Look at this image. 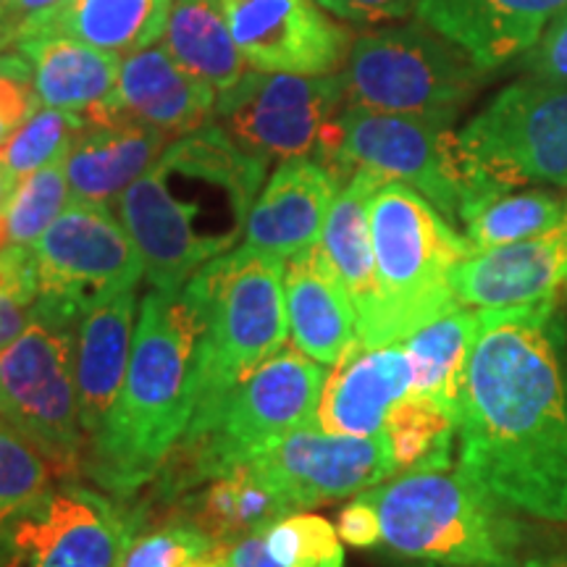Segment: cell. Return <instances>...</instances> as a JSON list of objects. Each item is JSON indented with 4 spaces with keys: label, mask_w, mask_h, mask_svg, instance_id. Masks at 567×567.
I'll return each mask as SVG.
<instances>
[{
    "label": "cell",
    "mask_w": 567,
    "mask_h": 567,
    "mask_svg": "<svg viewBox=\"0 0 567 567\" xmlns=\"http://www.w3.org/2000/svg\"><path fill=\"white\" fill-rule=\"evenodd\" d=\"M557 302L484 308L457 402V465L515 513L567 523V371Z\"/></svg>",
    "instance_id": "6da1fadb"
},
{
    "label": "cell",
    "mask_w": 567,
    "mask_h": 567,
    "mask_svg": "<svg viewBox=\"0 0 567 567\" xmlns=\"http://www.w3.org/2000/svg\"><path fill=\"white\" fill-rule=\"evenodd\" d=\"M268 163L245 153L216 122L166 145L116 200L155 289H182L245 239Z\"/></svg>",
    "instance_id": "7a4b0ae2"
},
{
    "label": "cell",
    "mask_w": 567,
    "mask_h": 567,
    "mask_svg": "<svg viewBox=\"0 0 567 567\" xmlns=\"http://www.w3.org/2000/svg\"><path fill=\"white\" fill-rule=\"evenodd\" d=\"M200 318L182 289H155L140 305L122 392L87 442L82 471L116 499L158 476L193 421Z\"/></svg>",
    "instance_id": "3957f363"
},
{
    "label": "cell",
    "mask_w": 567,
    "mask_h": 567,
    "mask_svg": "<svg viewBox=\"0 0 567 567\" xmlns=\"http://www.w3.org/2000/svg\"><path fill=\"white\" fill-rule=\"evenodd\" d=\"M284 268V258L237 245L203 266L182 287L200 318L193 381L195 410L182 442L203 434L226 396L287 342Z\"/></svg>",
    "instance_id": "277c9868"
},
{
    "label": "cell",
    "mask_w": 567,
    "mask_h": 567,
    "mask_svg": "<svg viewBox=\"0 0 567 567\" xmlns=\"http://www.w3.org/2000/svg\"><path fill=\"white\" fill-rule=\"evenodd\" d=\"M363 496L381 520V544L434 567H523L526 526L515 509L455 463L415 467Z\"/></svg>",
    "instance_id": "5b68a950"
},
{
    "label": "cell",
    "mask_w": 567,
    "mask_h": 567,
    "mask_svg": "<svg viewBox=\"0 0 567 567\" xmlns=\"http://www.w3.org/2000/svg\"><path fill=\"white\" fill-rule=\"evenodd\" d=\"M379 284V323L371 347L400 344L421 326L463 308L452 274L473 252L421 193L384 182L368 205Z\"/></svg>",
    "instance_id": "8992f818"
},
{
    "label": "cell",
    "mask_w": 567,
    "mask_h": 567,
    "mask_svg": "<svg viewBox=\"0 0 567 567\" xmlns=\"http://www.w3.org/2000/svg\"><path fill=\"white\" fill-rule=\"evenodd\" d=\"M488 71L425 21L384 27L352 40L339 69L347 109L452 122Z\"/></svg>",
    "instance_id": "52a82bcc"
},
{
    "label": "cell",
    "mask_w": 567,
    "mask_h": 567,
    "mask_svg": "<svg viewBox=\"0 0 567 567\" xmlns=\"http://www.w3.org/2000/svg\"><path fill=\"white\" fill-rule=\"evenodd\" d=\"M326 381V365L281 347L274 358L245 379L203 434L176 444L163 467L172 471V488L210 481L231 467L250 463L289 431L316 421Z\"/></svg>",
    "instance_id": "ba28073f"
},
{
    "label": "cell",
    "mask_w": 567,
    "mask_h": 567,
    "mask_svg": "<svg viewBox=\"0 0 567 567\" xmlns=\"http://www.w3.org/2000/svg\"><path fill=\"white\" fill-rule=\"evenodd\" d=\"M371 172L421 193L450 224H463L473 203L494 193L467 163L452 122L405 113L344 109L339 116L337 174Z\"/></svg>",
    "instance_id": "9c48e42d"
},
{
    "label": "cell",
    "mask_w": 567,
    "mask_h": 567,
    "mask_svg": "<svg viewBox=\"0 0 567 567\" xmlns=\"http://www.w3.org/2000/svg\"><path fill=\"white\" fill-rule=\"evenodd\" d=\"M344 109L339 71L305 76L247 69L243 80L218 92L213 122L255 158H313L337 174L339 116Z\"/></svg>",
    "instance_id": "30bf717a"
},
{
    "label": "cell",
    "mask_w": 567,
    "mask_h": 567,
    "mask_svg": "<svg viewBox=\"0 0 567 567\" xmlns=\"http://www.w3.org/2000/svg\"><path fill=\"white\" fill-rule=\"evenodd\" d=\"M38 266L34 318L74 329L101 297L140 287L145 266L109 203L74 200L32 245Z\"/></svg>",
    "instance_id": "8fae6325"
},
{
    "label": "cell",
    "mask_w": 567,
    "mask_h": 567,
    "mask_svg": "<svg viewBox=\"0 0 567 567\" xmlns=\"http://www.w3.org/2000/svg\"><path fill=\"white\" fill-rule=\"evenodd\" d=\"M74 337V329L32 318L24 334L0 350V417L63 476L82 471L87 450Z\"/></svg>",
    "instance_id": "7c38bea8"
},
{
    "label": "cell",
    "mask_w": 567,
    "mask_h": 567,
    "mask_svg": "<svg viewBox=\"0 0 567 567\" xmlns=\"http://www.w3.org/2000/svg\"><path fill=\"white\" fill-rule=\"evenodd\" d=\"M460 145L496 189L567 187V82L528 76L507 84L463 126Z\"/></svg>",
    "instance_id": "4fadbf2b"
},
{
    "label": "cell",
    "mask_w": 567,
    "mask_h": 567,
    "mask_svg": "<svg viewBox=\"0 0 567 567\" xmlns=\"http://www.w3.org/2000/svg\"><path fill=\"white\" fill-rule=\"evenodd\" d=\"M137 520L87 486L51 488L0 530V567H118Z\"/></svg>",
    "instance_id": "5bb4252c"
},
{
    "label": "cell",
    "mask_w": 567,
    "mask_h": 567,
    "mask_svg": "<svg viewBox=\"0 0 567 567\" xmlns=\"http://www.w3.org/2000/svg\"><path fill=\"white\" fill-rule=\"evenodd\" d=\"M289 509H308L394 478L386 434L347 436L318 429L316 421L289 431L245 463Z\"/></svg>",
    "instance_id": "9a60e30c"
},
{
    "label": "cell",
    "mask_w": 567,
    "mask_h": 567,
    "mask_svg": "<svg viewBox=\"0 0 567 567\" xmlns=\"http://www.w3.org/2000/svg\"><path fill=\"white\" fill-rule=\"evenodd\" d=\"M247 66L284 74H337L352 34L318 0H221Z\"/></svg>",
    "instance_id": "2e32d148"
},
{
    "label": "cell",
    "mask_w": 567,
    "mask_h": 567,
    "mask_svg": "<svg viewBox=\"0 0 567 567\" xmlns=\"http://www.w3.org/2000/svg\"><path fill=\"white\" fill-rule=\"evenodd\" d=\"M216 97L218 92L208 82L182 69L155 42L124 55L116 87L84 118L95 124H140L176 140L213 122Z\"/></svg>",
    "instance_id": "e0dca14e"
},
{
    "label": "cell",
    "mask_w": 567,
    "mask_h": 567,
    "mask_svg": "<svg viewBox=\"0 0 567 567\" xmlns=\"http://www.w3.org/2000/svg\"><path fill=\"white\" fill-rule=\"evenodd\" d=\"M465 308L559 302L567 295V213L555 229L515 245L471 252L452 274Z\"/></svg>",
    "instance_id": "ac0fdd59"
},
{
    "label": "cell",
    "mask_w": 567,
    "mask_h": 567,
    "mask_svg": "<svg viewBox=\"0 0 567 567\" xmlns=\"http://www.w3.org/2000/svg\"><path fill=\"white\" fill-rule=\"evenodd\" d=\"M342 184L329 166L313 158L281 161L255 197L243 247L284 260L316 247Z\"/></svg>",
    "instance_id": "d6986e66"
},
{
    "label": "cell",
    "mask_w": 567,
    "mask_h": 567,
    "mask_svg": "<svg viewBox=\"0 0 567 567\" xmlns=\"http://www.w3.org/2000/svg\"><path fill=\"white\" fill-rule=\"evenodd\" d=\"M413 392V363L405 347H363L354 342L326 373L316 425L329 434L375 436L386 417Z\"/></svg>",
    "instance_id": "ffe728a7"
},
{
    "label": "cell",
    "mask_w": 567,
    "mask_h": 567,
    "mask_svg": "<svg viewBox=\"0 0 567 567\" xmlns=\"http://www.w3.org/2000/svg\"><path fill=\"white\" fill-rule=\"evenodd\" d=\"M563 11L567 0H421L415 17L494 71L523 59Z\"/></svg>",
    "instance_id": "44dd1931"
},
{
    "label": "cell",
    "mask_w": 567,
    "mask_h": 567,
    "mask_svg": "<svg viewBox=\"0 0 567 567\" xmlns=\"http://www.w3.org/2000/svg\"><path fill=\"white\" fill-rule=\"evenodd\" d=\"M137 287L97 300L76 326V394L84 439L103 429L132 358Z\"/></svg>",
    "instance_id": "7402d4cb"
},
{
    "label": "cell",
    "mask_w": 567,
    "mask_h": 567,
    "mask_svg": "<svg viewBox=\"0 0 567 567\" xmlns=\"http://www.w3.org/2000/svg\"><path fill=\"white\" fill-rule=\"evenodd\" d=\"M284 300L292 344L316 363L334 365L358 342L352 300L321 245L287 260Z\"/></svg>",
    "instance_id": "603a6c76"
},
{
    "label": "cell",
    "mask_w": 567,
    "mask_h": 567,
    "mask_svg": "<svg viewBox=\"0 0 567 567\" xmlns=\"http://www.w3.org/2000/svg\"><path fill=\"white\" fill-rule=\"evenodd\" d=\"M386 179L371 172H354L342 184L321 231V250L350 295L358 318V344L371 347L379 323V284L371 243L368 205Z\"/></svg>",
    "instance_id": "cb8c5ba5"
},
{
    "label": "cell",
    "mask_w": 567,
    "mask_h": 567,
    "mask_svg": "<svg viewBox=\"0 0 567 567\" xmlns=\"http://www.w3.org/2000/svg\"><path fill=\"white\" fill-rule=\"evenodd\" d=\"M174 0H63L27 19L13 42L30 34L69 38L113 55H132L161 42Z\"/></svg>",
    "instance_id": "d4e9b609"
},
{
    "label": "cell",
    "mask_w": 567,
    "mask_h": 567,
    "mask_svg": "<svg viewBox=\"0 0 567 567\" xmlns=\"http://www.w3.org/2000/svg\"><path fill=\"white\" fill-rule=\"evenodd\" d=\"M168 142L166 134L140 124L87 122L66 155L71 197L111 205L158 161Z\"/></svg>",
    "instance_id": "484cf974"
},
{
    "label": "cell",
    "mask_w": 567,
    "mask_h": 567,
    "mask_svg": "<svg viewBox=\"0 0 567 567\" xmlns=\"http://www.w3.org/2000/svg\"><path fill=\"white\" fill-rule=\"evenodd\" d=\"M13 48L30 61L40 105L87 116L111 95L122 71V55H113L84 42L30 34L13 42Z\"/></svg>",
    "instance_id": "4316f807"
},
{
    "label": "cell",
    "mask_w": 567,
    "mask_h": 567,
    "mask_svg": "<svg viewBox=\"0 0 567 567\" xmlns=\"http://www.w3.org/2000/svg\"><path fill=\"white\" fill-rule=\"evenodd\" d=\"M161 45L216 92L229 90L250 69L234 42L221 0H174Z\"/></svg>",
    "instance_id": "83f0119b"
},
{
    "label": "cell",
    "mask_w": 567,
    "mask_h": 567,
    "mask_svg": "<svg viewBox=\"0 0 567 567\" xmlns=\"http://www.w3.org/2000/svg\"><path fill=\"white\" fill-rule=\"evenodd\" d=\"M481 326H484V308L463 305L421 326L400 342L413 363V392L436 400L455 415V423L467 360L481 334Z\"/></svg>",
    "instance_id": "f1b7e54d"
},
{
    "label": "cell",
    "mask_w": 567,
    "mask_h": 567,
    "mask_svg": "<svg viewBox=\"0 0 567 567\" xmlns=\"http://www.w3.org/2000/svg\"><path fill=\"white\" fill-rule=\"evenodd\" d=\"M289 509L255 478L247 465H237L221 476L210 478L203 494L195 499V509L189 520L203 528L213 542L221 547H231L239 538L266 530L279 517L289 515Z\"/></svg>",
    "instance_id": "f546056e"
},
{
    "label": "cell",
    "mask_w": 567,
    "mask_h": 567,
    "mask_svg": "<svg viewBox=\"0 0 567 567\" xmlns=\"http://www.w3.org/2000/svg\"><path fill=\"white\" fill-rule=\"evenodd\" d=\"M565 213V203L544 189H505L473 203L463 213V229L473 252H481L555 229Z\"/></svg>",
    "instance_id": "4dcf8cb0"
},
{
    "label": "cell",
    "mask_w": 567,
    "mask_h": 567,
    "mask_svg": "<svg viewBox=\"0 0 567 567\" xmlns=\"http://www.w3.org/2000/svg\"><path fill=\"white\" fill-rule=\"evenodd\" d=\"M384 434L392 450L394 471L400 476L415 467L452 463L457 423L455 415L436 400L410 392L389 413Z\"/></svg>",
    "instance_id": "1f68e13d"
},
{
    "label": "cell",
    "mask_w": 567,
    "mask_h": 567,
    "mask_svg": "<svg viewBox=\"0 0 567 567\" xmlns=\"http://www.w3.org/2000/svg\"><path fill=\"white\" fill-rule=\"evenodd\" d=\"M84 124H87L84 116H76V113L40 105L0 145V166L13 179H24V176L40 172L51 163L66 161L71 145H74L76 134L82 132Z\"/></svg>",
    "instance_id": "d6a6232c"
},
{
    "label": "cell",
    "mask_w": 567,
    "mask_h": 567,
    "mask_svg": "<svg viewBox=\"0 0 567 567\" xmlns=\"http://www.w3.org/2000/svg\"><path fill=\"white\" fill-rule=\"evenodd\" d=\"M71 203L66 161L17 182L9 203V243L32 247Z\"/></svg>",
    "instance_id": "836d02e7"
},
{
    "label": "cell",
    "mask_w": 567,
    "mask_h": 567,
    "mask_svg": "<svg viewBox=\"0 0 567 567\" xmlns=\"http://www.w3.org/2000/svg\"><path fill=\"white\" fill-rule=\"evenodd\" d=\"M266 547L287 567H344L342 538L321 515L289 513L264 530Z\"/></svg>",
    "instance_id": "e575fe53"
},
{
    "label": "cell",
    "mask_w": 567,
    "mask_h": 567,
    "mask_svg": "<svg viewBox=\"0 0 567 567\" xmlns=\"http://www.w3.org/2000/svg\"><path fill=\"white\" fill-rule=\"evenodd\" d=\"M51 492V463L0 417V530Z\"/></svg>",
    "instance_id": "d590c367"
},
{
    "label": "cell",
    "mask_w": 567,
    "mask_h": 567,
    "mask_svg": "<svg viewBox=\"0 0 567 567\" xmlns=\"http://www.w3.org/2000/svg\"><path fill=\"white\" fill-rule=\"evenodd\" d=\"M38 302V266L27 245H6L0 250V350L24 334Z\"/></svg>",
    "instance_id": "8d00e7d4"
},
{
    "label": "cell",
    "mask_w": 567,
    "mask_h": 567,
    "mask_svg": "<svg viewBox=\"0 0 567 567\" xmlns=\"http://www.w3.org/2000/svg\"><path fill=\"white\" fill-rule=\"evenodd\" d=\"M221 544H216L197 528L193 520L168 523L151 534L134 536L118 567H184L189 559L203 557Z\"/></svg>",
    "instance_id": "74e56055"
},
{
    "label": "cell",
    "mask_w": 567,
    "mask_h": 567,
    "mask_svg": "<svg viewBox=\"0 0 567 567\" xmlns=\"http://www.w3.org/2000/svg\"><path fill=\"white\" fill-rule=\"evenodd\" d=\"M40 109L30 61L19 51L0 53V145Z\"/></svg>",
    "instance_id": "f35d334b"
},
{
    "label": "cell",
    "mask_w": 567,
    "mask_h": 567,
    "mask_svg": "<svg viewBox=\"0 0 567 567\" xmlns=\"http://www.w3.org/2000/svg\"><path fill=\"white\" fill-rule=\"evenodd\" d=\"M530 76L549 82H567V11L551 21L542 38L520 59Z\"/></svg>",
    "instance_id": "ab89813d"
},
{
    "label": "cell",
    "mask_w": 567,
    "mask_h": 567,
    "mask_svg": "<svg viewBox=\"0 0 567 567\" xmlns=\"http://www.w3.org/2000/svg\"><path fill=\"white\" fill-rule=\"evenodd\" d=\"M318 3L334 19L350 21L354 27H375L413 17L421 0H318Z\"/></svg>",
    "instance_id": "60d3db41"
},
{
    "label": "cell",
    "mask_w": 567,
    "mask_h": 567,
    "mask_svg": "<svg viewBox=\"0 0 567 567\" xmlns=\"http://www.w3.org/2000/svg\"><path fill=\"white\" fill-rule=\"evenodd\" d=\"M337 534L344 544L358 549H371L375 544H381L379 513H375V507L363 494L354 496L350 505L339 513Z\"/></svg>",
    "instance_id": "b9f144b4"
},
{
    "label": "cell",
    "mask_w": 567,
    "mask_h": 567,
    "mask_svg": "<svg viewBox=\"0 0 567 567\" xmlns=\"http://www.w3.org/2000/svg\"><path fill=\"white\" fill-rule=\"evenodd\" d=\"M224 567H287L276 563L271 551L266 547L264 530H255V534L239 538L237 544H231L226 551Z\"/></svg>",
    "instance_id": "7bdbcfd3"
},
{
    "label": "cell",
    "mask_w": 567,
    "mask_h": 567,
    "mask_svg": "<svg viewBox=\"0 0 567 567\" xmlns=\"http://www.w3.org/2000/svg\"><path fill=\"white\" fill-rule=\"evenodd\" d=\"M63 0H13L9 17H6V21H9V30H11V45H13V34H17V30L21 24H24L27 19L38 17V13L48 11V9H55V6H61Z\"/></svg>",
    "instance_id": "ee69618b"
},
{
    "label": "cell",
    "mask_w": 567,
    "mask_h": 567,
    "mask_svg": "<svg viewBox=\"0 0 567 567\" xmlns=\"http://www.w3.org/2000/svg\"><path fill=\"white\" fill-rule=\"evenodd\" d=\"M17 182L19 179H13V176L0 166V250H3L6 245H11L9 243V203H11Z\"/></svg>",
    "instance_id": "f6af8a7d"
},
{
    "label": "cell",
    "mask_w": 567,
    "mask_h": 567,
    "mask_svg": "<svg viewBox=\"0 0 567 567\" xmlns=\"http://www.w3.org/2000/svg\"><path fill=\"white\" fill-rule=\"evenodd\" d=\"M523 567H567V551H557V555L530 557Z\"/></svg>",
    "instance_id": "bcb514c9"
},
{
    "label": "cell",
    "mask_w": 567,
    "mask_h": 567,
    "mask_svg": "<svg viewBox=\"0 0 567 567\" xmlns=\"http://www.w3.org/2000/svg\"><path fill=\"white\" fill-rule=\"evenodd\" d=\"M11 48V30L9 24H6V17H0V53L9 51Z\"/></svg>",
    "instance_id": "7dc6e473"
},
{
    "label": "cell",
    "mask_w": 567,
    "mask_h": 567,
    "mask_svg": "<svg viewBox=\"0 0 567 567\" xmlns=\"http://www.w3.org/2000/svg\"><path fill=\"white\" fill-rule=\"evenodd\" d=\"M11 6H13V0H0V17H9ZM6 24H9V21H6Z\"/></svg>",
    "instance_id": "c3c4849f"
},
{
    "label": "cell",
    "mask_w": 567,
    "mask_h": 567,
    "mask_svg": "<svg viewBox=\"0 0 567 567\" xmlns=\"http://www.w3.org/2000/svg\"><path fill=\"white\" fill-rule=\"evenodd\" d=\"M563 358H565V354H563ZM565 371H567V363H565Z\"/></svg>",
    "instance_id": "681fc988"
},
{
    "label": "cell",
    "mask_w": 567,
    "mask_h": 567,
    "mask_svg": "<svg viewBox=\"0 0 567 567\" xmlns=\"http://www.w3.org/2000/svg\"><path fill=\"white\" fill-rule=\"evenodd\" d=\"M565 210H567V200H565Z\"/></svg>",
    "instance_id": "f907efd6"
},
{
    "label": "cell",
    "mask_w": 567,
    "mask_h": 567,
    "mask_svg": "<svg viewBox=\"0 0 567 567\" xmlns=\"http://www.w3.org/2000/svg\"><path fill=\"white\" fill-rule=\"evenodd\" d=\"M429 567H434V565H429Z\"/></svg>",
    "instance_id": "816d5d0a"
}]
</instances>
